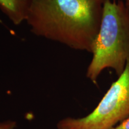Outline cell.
<instances>
[{
  "label": "cell",
  "mask_w": 129,
  "mask_h": 129,
  "mask_svg": "<svg viewBox=\"0 0 129 129\" xmlns=\"http://www.w3.org/2000/svg\"><path fill=\"white\" fill-rule=\"evenodd\" d=\"M106 0H32L25 22L34 34L91 53Z\"/></svg>",
  "instance_id": "obj_1"
},
{
  "label": "cell",
  "mask_w": 129,
  "mask_h": 129,
  "mask_svg": "<svg viewBox=\"0 0 129 129\" xmlns=\"http://www.w3.org/2000/svg\"><path fill=\"white\" fill-rule=\"evenodd\" d=\"M91 53L86 77L93 83L105 69H113L118 77L124 71L129 60V11L122 0L105 2Z\"/></svg>",
  "instance_id": "obj_2"
},
{
  "label": "cell",
  "mask_w": 129,
  "mask_h": 129,
  "mask_svg": "<svg viewBox=\"0 0 129 129\" xmlns=\"http://www.w3.org/2000/svg\"><path fill=\"white\" fill-rule=\"evenodd\" d=\"M129 117V60L117 81L111 85L98 106L82 118H65L57 129H111Z\"/></svg>",
  "instance_id": "obj_3"
},
{
  "label": "cell",
  "mask_w": 129,
  "mask_h": 129,
  "mask_svg": "<svg viewBox=\"0 0 129 129\" xmlns=\"http://www.w3.org/2000/svg\"><path fill=\"white\" fill-rule=\"evenodd\" d=\"M32 0H0V9L14 25L25 22Z\"/></svg>",
  "instance_id": "obj_4"
},
{
  "label": "cell",
  "mask_w": 129,
  "mask_h": 129,
  "mask_svg": "<svg viewBox=\"0 0 129 129\" xmlns=\"http://www.w3.org/2000/svg\"><path fill=\"white\" fill-rule=\"evenodd\" d=\"M17 123L14 121L8 120L0 122V129H15Z\"/></svg>",
  "instance_id": "obj_5"
},
{
  "label": "cell",
  "mask_w": 129,
  "mask_h": 129,
  "mask_svg": "<svg viewBox=\"0 0 129 129\" xmlns=\"http://www.w3.org/2000/svg\"><path fill=\"white\" fill-rule=\"evenodd\" d=\"M111 129H129V117L122 121L120 124Z\"/></svg>",
  "instance_id": "obj_6"
},
{
  "label": "cell",
  "mask_w": 129,
  "mask_h": 129,
  "mask_svg": "<svg viewBox=\"0 0 129 129\" xmlns=\"http://www.w3.org/2000/svg\"><path fill=\"white\" fill-rule=\"evenodd\" d=\"M123 2L124 3L125 7H127V9L129 11V0H124Z\"/></svg>",
  "instance_id": "obj_7"
}]
</instances>
